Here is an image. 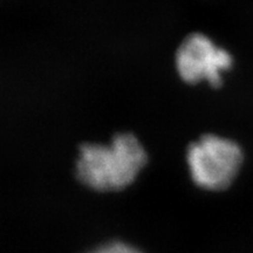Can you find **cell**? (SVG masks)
I'll return each instance as SVG.
<instances>
[{"mask_svg":"<svg viewBox=\"0 0 253 253\" xmlns=\"http://www.w3.org/2000/svg\"><path fill=\"white\" fill-rule=\"evenodd\" d=\"M147 154L129 132L116 134L109 145L84 143L79 149L77 177L97 191L122 190L135 181L147 163Z\"/></svg>","mask_w":253,"mask_h":253,"instance_id":"1","label":"cell"},{"mask_svg":"<svg viewBox=\"0 0 253 253\" xmlns=\"http://www.w3.org/2000/svg\"><path fill=\"white\" fill-rule=\"evenodd\" d=\"M186 161L196 184L219 191L235 181L243 162V151L236 142L207 134L189 144Z\"/></svg>","mask_w":253,"mask_h":253,"instance_id":"2","label":"cell"},{"mask_svg":"<svg viewBox=\"0 0 253 253\" xmlns=\"http://www.w3.org/2000/svg\"><path fill=\"white\" fill-rule=\"evenodd\" d=\"M231 66L232 56L230 53L214 46L212 41L201 33L186 37L176 53L177 72L188 84L208 80L212 87H219L220 73Z\"/></svg>","mask_w":253,"mask_h":253,"instance_id":"3","label":"cell"},{"mask_svg":"<svg viewBox=\"0 0 253 253\" xmlns=\"http://www.w3.org/2000/svg\"><path fill=\"white\" fill-rule=\"evenodd\" d=\"M89 253H142L132 246H129L125 243L113 242L108 244L101 245Z\"/></svg>","mask_w":253,"mask_h":253,"instance_id":"4","label":"cell"}]
</instances>
